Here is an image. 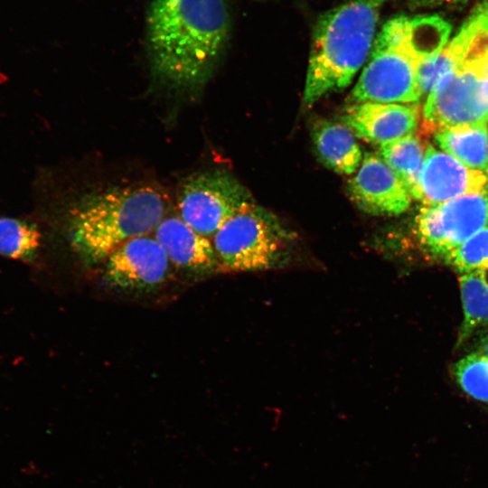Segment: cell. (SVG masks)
<instances>
[{"label": "cell", "instance_id": "obj_24", "mask_svg": "<svg viewBox=\"0 0 488 488\" xmlns=\"http://www.w3.org/2000/svg\"><path fill=\"white\" fill-rule=\"evenodd\" d=\"M487 75H488V67H487Z\"/></svg>", "mask_w": 488, "mask_h": 488}, {"label": "cell", "instance_id": "obj_5", "mask_svg": "<svg viewBox=\"0 0 488 488\" xmlns=\"http://www.w3.org/2000/svg\"><path fill=\"white\" fill-rule=\"evenodd\" d=\"M488 14L474 16L472 39L464 59L427 95L423 108L425 134L487 126Z\"/></svg>", "mask_w": 488, "mask_h": 488}, {"label": "cell", "instance_id": "obj_19", "mask_svg": "<svg viewBox=\"0 0 488 488\" xmlns=\"http://www.w3.org/2000/svg\"><path fill=\"white\" fill-rule=\"evenodd\" d=\"M460 388L473 399L488 403V357L473 352L459 360L453 369Z\"/></svg>", "mask_w": 488, "mask_h": 488}, {"label": "cell", "instance_id": "obj_20", "mask_svg": "<svg viewBox=\"0 0 488 488\" xmlns=\"http://www.w3.org/2000/svg\"><path fill=\"white\" fill-rule=\"evenodd\" d=\"M444 260L459 273L488 267V226L456 247Z\"/></svg>", "mask_w": 488, "mask_h": 488}, {"label": "cell", "instance_id": "obj_22", "mask_svg": "<svg viewBox=\"0 0 488 488\" xmlns=\"http://www.w3.org/2000/svg\"><path fill=\"white\" fill-rule=\"evenodd\" d=\"M479 352L488 357V334L483 341L482 351Z\"/></svg>", "mask_w": 488, "mask_h": 488}, {"label": "cell", "instance_id": "obj_23", "mask_svg": "<svg viewBox=\"0 0 488 488\" xmlns=\"http://www.w3.org/2000/svg\"><path fill=\"white\" fill-rule=\"evenodd\" d=\"M487 171V190H488V169L486 170Z\"/></svg>", "mask_w": 488, "mask_h": 488}, {"label": "cell", "instance_id": "obj_16", "mask_svg": "<svg viewBox=\"0 0 488 488\" xmlns=\"http://www.w3.org/2000/svg\"><path fill=\"white\" fill-rule=\"evenodd\" d=\"M458 281L464 312L458 337L462 343L476 328L488 324V267L460 273Z\"/></svg>", "mask_w": 488, "mask_h": 488}, {"label": "cell", "instance_id": "obj_18", "mask_svg": "<svg viewBox=\"0 0 488 488\" xmlns=\"http://www.w3.org/2000/svg\"><path fill=\"white\" fill-rule=\"evenodd\" d=\"M380 155L402 179L411 194L418 183L425 157L422 140L412 134L383 143L380 145Z\"/></svg>", "mask_w": 488, "mask_h": 488}, {"label": "cell", "instance_id": "obj_4", "mask_svg": "<svg viewBox=\"0 0 488 488\" xmlns=\"http://www.w3.org/2000/svg\"><path fill=\"white\" fill-rule=\"evenodd\" d=\"M389 1L350 0L320 15L307 66L306 105L350 85L371 53L380 11Z\"/></svg>", "mask_w": 488, "mask_h": 488}, {"label": "cell", "instance_id": "obj_21", "mask_svg": "<svg viewBox=\"0 0 488 488\" xmlns=\"http://www.w3.org/2000/svg\"><path fill=\"white\" fill-rule=\"evenodd\" d=\"M410 5L416 8H430L438 6L457 5L467 2L468 0H408Z\"/></svg>", "mask_w": 488, "mask_h": 488}, {"label": "cell", "instance_id": "obj_6", "mask_svg": "<svg viewBox=\"0 0 488 488\" xmlns=\"http://www.w3.org/2000/svg\"><path fill=\"white\" fill-rule=\"evenodd\" d=\"M295 239L277 216L253 202L221 227L212 244L220 270L254 272L286 266Z\"/></svg>", "mask_w": 488, "mask_h": 488}, {"label": "cell", "instance_id": "obj_15", "mask_svg": "<svg viewBox=\"0 0 488 488\" xmlns=\"http://www.w3.org/2000/svg\"><path fill=\"white\" fill-rule=\"evenodd\" d=\"M441 148L469 168L488 169V128L474 126L447 128L435 133Z\"/></svg>", "mask_w": 488, "mask_h": 488}, {"label": "cell", "instance_id": "obj_11", "mask_svg": "<svg viewBox=\"0 0 488 488\" xmlns=\"http://www.w3.org/2000/svg\"><path fill=\"white\" fill-rule=\"evenodd\" d=\"M487 178L447 153L427 145L418 183L411 196L425 206L437 205L485 188Z\"/></svg>", "mask_w": 488, "mask_h": 488}, {"label": "cell", "instance_id": "obj_12", "mask_svg": "<svg viewBox=\"0 0 488 488\" xmlns=\"http://www.w3.org/2000/svg\"><path fill=\"white\" fill-rule=\"evenodd\" d=\"M418 120V106L372 101L352 103L343 116L355 136L380 145L414 134Z\"/></svg>", "mask_w": 488, "mask_h": 488}, {"label": "cell", "instance_id": "obj_3", "mask_svg": "<svg viewBox=\"0 0 488 488\" xmlns=\"http://www.w3.org/2000/svg\"><path fill=\"white\" fill-rule=\"evenodd\" d=\"M166 212V199L155 186H129L89 194L68 211L70 247L86 263L102 262L127 240L153 233Z\"/></svg>", "mask_w": 488, "mask_h": 488}, {"label": "cell", "instance_id": "obj_9", "mask_svg": "<svg viewBox=\"0 0 488 488\" xmlns=\"http://www.w3.org/2000/svg\"><path fill=\"white\" fill-rule=\"evenodd\" d=\"M103 279L125 292H149L165 284L173 265L154 236H139L114 249L103 261Z\"/></svg>", "mask_w": 488, "mask_h": 488}, {"label": "cell", "instance_id": "obj_14", "mask_svg": "<svg viewBox=\"0 0 488 488\" xmlns=\"http://www.w3.org/2000/svg\"><path fill=\"white\" fill-rule=\"evenodd\" d=\"M315 150L322 162L342 174H354L362 154L353 133L345 126L328 120H318L312 129Z\"/></svg>", "mask_w": 488, "mask_h": 488}, {"label": "cell", "instance_id": "obj_13", "mask_svg": "<svg viewBox=\"0 0 488 488\" xmlns=\"http://www.w3.org/2000/svg\"><path fill=\"white\" fill-rule=\"evenodd\" d=\"M153 234L175 268L196 276L220 270L211 239L192 229L179 216H166Z\"/></svg>", "mask_w": 488, "mask_h": 488}, {"label": "cell", "instance_id": "obj_2", "mask_svg": "<svg viewBox=\"0 0 488 488\" xmlns=\"http://www.w3.org/2000/svg\"><path fill=\"white\" fill-rule=\"evenodd\" d=\"M450 24L436 15H399L383 24L352 89V103H413L422 96L420 63L448 42Z\"/></svg>", "mask_w": 488, "mask_h": 488}, {"label": "cell", "instance_id": "obj_7", "mask_svg": "<svg viewBox=\"0 0 488 488\" xmlns=\"http://www.w3.org/2000/svg\"><path fill=\"white\" fill-rule=\"evenodd\" d=\"M253 202L250 192L230 174L198 172L180 186L178 216L192 229L211 239L225 222Z\"/></svg>", "mask_w": 488, "mask_h": 488}, {"label": "cell", "instance_id": "obj_10", "mask_svg": "<svg viewBox=\"0 0 488 488\" xmlns=\"http://www.w3.org/2000/svg\"><path fill=\"white\" fill-rule=\"evenodd\" d=\"M348 189L352 202L370 214H400L411 202V194L402 179L381 157L371 153L362 157L348 183Z\"/></svg>", "mask_w": 488, "mask_h": 488}, {"label": "cell", "instance_id": "obj_1", "mask_svg": "<svg viewBox=\"0 0 488 488\" xmlns=\"http://www.w3.org/2000/svg\"><path fill=\"white\" fill-rule=\"evenodd\" d=\"M230 28L227 0H153L145 36L154 76L174 89H198L213 71Z\"/></svg>", "mask_w": 488, "mask_h": 488}, {"label": "cell", "instance_id": "obj_25", "mask_svg": "<svg viewBox=\"0 0 488 488\" xmlns=\"http://www.w3.org/2000/svg\"><path fill=\"white\" fill-rule=\"evenodd\" d=\"M487 125H488V122H487Z\"/></svg>", "mask_w": 488, "mask_h": 488}, {"label": "cell", "instance_id": "obj_17", "mask_svg": "<svg viewBox=\"0 0 488 488\" xmlns=\"http://www.w3.org/2000/svg\"><path fill=\"white\" fill-rule=\"evenodd\" d=\"M37 225L25 219L0 216V256L33 263L41 247Z\"/></svg>", "mask_w": 488, "mask_h": 488}, {"label": "cell", "instance_id": "obj_8", "mask_svg": "<svg viewBox=\"0 0 488 488\" xmlns=\"http://www.w3.org/2000/svg\"><path fill=\"white\" fill-rule=\"evenodd\" d=\"M422 246L443 259L456 247L488 226V190L425 206L415 220Z\"/></svg>", "mask_w": 488, "mask_h": 488}]
</instances>
